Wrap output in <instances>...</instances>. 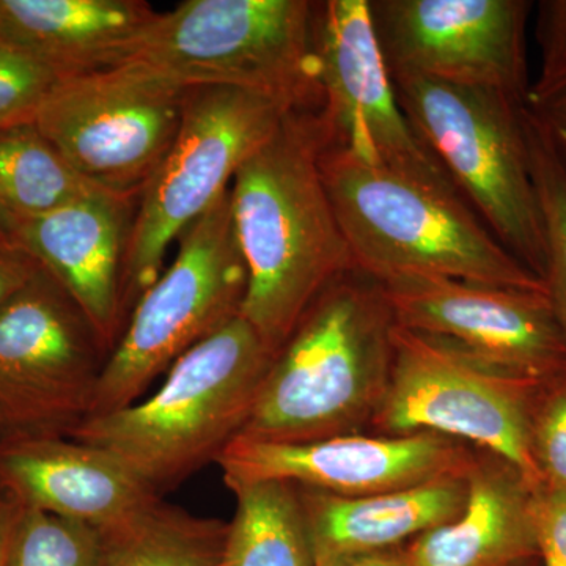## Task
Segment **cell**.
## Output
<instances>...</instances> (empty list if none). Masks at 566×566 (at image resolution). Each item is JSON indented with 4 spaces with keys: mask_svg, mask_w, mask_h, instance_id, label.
Listing matches in <instances>:
<instances>
[{
    "mask_svg": "<svg viewBox=\"0 0 566 566\" xmlns=\"http://www.w3.org/2000/svg\"><path fill=\"white\" fill-rule=\"evenodd\" d=\"M390 74V73H389ZM417 136L506 251L545 277L546 234L532 175L526 104L504 92L392 73Z\"/></svg>",
    "mask_w": 566,
    "mask_h": 566,
    "instance_id": "5",
    "label": "cell"
},
{
    "mask_svg": "<svg viewBox=\"0 0 566 566\" xmlns=\"http://www.w3.org/2000/svg\"><path fill=\"white\" fill-rule=\"evenodd\" d=\"M475 457L461 441L434 433L344 434L307 442H271L238 436L216 464L227 488L282 480L344 497L406 490L465 475Z\"/></svg>",
    "mask_w": 566,
    "mask_h": 566,
    "instance_id": "15",
    "label": "cell"
},
{
    "mask_svg": "<svg viewBox=\"0 0 566 566\" xmlns=\"http://www.w3.org/2000/svg\"><path fill=\"white\" fill-rule=\"evenodd\" d=\"M516 566H542L539 565L538 558H532V560L523 562V564Z\"/></svg>",
    "mask_w": 566,
    "mask_h": 566,
    "instance_id": "35",
    "label": "cell"
},
{
    "mask_svg": "<svg viewBox=\"0 0 566 566\" xmlns=\"http://www.w3.org/2000/svg\"><path fill=\"white\" fill-rule=\"evenodd\" d=\"M314 54L329 147L463 197L398 104L368 0L315 2Z\"/></svg>",
    "mask_w": 566,
    "mask_h": 566,
    "instance_id": "12",
    "label": "cell"
},
{
    "mask_svg": "<svg viewBox=\"0 0 566 566\" xmlns=\"http://www.w3.org/2000/svg\"><path fill=\"white\" fill-rule=\"evenodd\" d=\"M526 132L532 175L546 234L543 281L566 340V169L545 129L526 106Z\"/></svg>",
    "mask_w": 566,
    "mask_h": 566,
    "instance_id": "25",
    "label": "cell"
},
{
    "mask_svg": "<svg viewBox=\"0 0 566 566\" xmlns=\"http://www.w3.org/2000/svg\"><path fill=\"white\" fill-rule=\"evenodd\" d=\"M326 566H412L406 557L403 547L398 549L381 551V553L364 554L344 558V560L334 562Z\"/></svg>",
    "mask_w": 566,
    "mask_h": 566,
    "instance_id": "32",
    "label": "cell"
},
{
    "mask_svg": "<svg viewBox=\"0 0 566 566\" xmlns=\"http://www.w3.org/2000/svg\"><path fill=\"white\" fill-rule=\"evenodd\" d=\"M11 226H13V219L9 218L2 210H0V244L13 245L18 248L13 241V234H11Z\"/></svg>",
    "mask_w": 566,
    "mask_h": 566,
    "instance_id": "34",
    "label": "cell"
},
{
    "mask_svg": "<svg viewBox=\"0 0 566 566\" xmlns=\"http://www.w3.org/2000/svg\"><path fill=\"white\" fill-rule=\"evenodd\" d=\"M314 14L307 0H186L158 13L123 63L188 88H244L319 111Z\"/></svg>",
    "mask_w": 566,
    "mask_h": 566,
    "instance_id": "6",
    "label": "cell"
},
{
    "mask_svg": "<svg viewBox=\"0 0 566 566\" xmlns=\"http://www.w3.org/2000/svg\"><path fill=\"white\" fill-rule=\"evenodd\" d=\"M293 111L260 92L189 87L172 147L140 192L126 245L125 307L158 281L172 241L229 191L245 159Z\"/></svg>",
    "mask_w": 566,
    "mask_h": 566,
    "instance_id": "8",
    "label": "cell"
},
{
    "mask_svg": "<svg viewBox=\"0 0 566 566\" xmlns=\"http://www.w3.org/2000/svg\"><path fill=\"white\" fill-rule=\"evenodd\" d=\"M245 290L229 189L182 232L177 259L134 305L104 365L92 416L139 401L182 354L241 315Z\"/></svg>",
    "mask_w": 566,
    "mask_h": 566,
    "instance_id": "7",
    "label": "cell"
},
{
    "mask_svg": "<svg viewBox=\"0 0 566 566\" xmlns=\"http://www.w3.org/2000/svg\"><path fill=\"white\" fill-rule=\"evenodd\" d=\"M535 528L539 565L566 566V494L536 490Z\"/></svg>",
    "mask_w": 566,
    "mask_h": 566,
    "instance_id": "29",
    "label": "cell"
},
{
    "mask_svg": "<svg viewBox=\"0 0 566 566\" xmlns=\"http://www.w3.org/2000/svg\"><path fill=\"white\" fill-rule=\"evenodd\" d=\"M109 354L40 264L0 308V442L70 438L92 416Z\"/></svg>",
    "mask_w": 566,
    "mask_h": 566,
    "instance_id": "11",
    "label": "cell"
},
{
    "mask_svg": "<svg viewBox=\"0 0 566 566\" xmlns=\"http://www.w3.org/2000/svg\"><path fill=\"white\" fill-rule=\"evenodd\" d=\"M389 73L504 92L527 103L526 0H368Z\"/></svg>",
    "mask_w": 566,
    "mask_h": 566,
    "instance_id": "13",
    "label": "cell"
},
{
    "mask_svg": "<svg viewBox=\"0 0 566 566\" xmlns=\"http://www.w3.org/2000/svg\"><path fill=\"white\" fill-rule=\"evenodd\" d=\"M40 270V263L28 252L0 244V308L28 285Z\"/></svg>",
    "mask_w": 566,
    "mask_h": 566,
    "instance_id": "31",
    "label": "cell"
},
{
    "mask_svg": "<svg viewBox=\"0 0 566 566\" xmlns=\"http://www.w3.org/2000/svg\"><path fill=\"white\" fill-rule=\"evenodd\" d=\"M102 551V528L18 506L2 566H98Z\"/></svg>",
    "mask_w": 566,
    "mask_h": 566,
    "instance_id": "24",
    "label": "cell"
},
{
    "mask_svg": "<svg viewBox=\"0 0 566 566\" xmlns=\"http://www.w3.org/2000/svg\"><path fill=\"white\" fill-rule=\"evenodd\" d=\"M531 453L542 486L566 494V371L539 386L532 412Z\"/></svg>",
    "mask_w": 566,
    "mask_h": 566,
    "instance_id": "26",
    "label": "cell"
},
{
    "mask_svg": "<svg viewBox=\"0 0 566 566\" xmlns=\"http://www.w3.org/2000/svg\"><path fill=\"white\" fill-rule=\"evenodd\" d=\"M132 200L102 192L11 226L14 244L35 259L81 308L112 353L123 329V271Z\"/></svg>",
    "mask_w": 566,
    "mask_h": 566,
    "instance_id": "16",
    "label": "cell"
},
{
    "mask_svg": "<svg viewBox=\"0 0 566 566\" xmlns=\"http://www.w3.org/2000/svg\"><path fill=\"white\" fill-rule=\"evenodd\" d=\"M229 523L163 497L103 532L98 566H222Z\"/></svg>",
    "mask_w": 566,
    "mask_h": 566,
    "instance_id": "22",
    "label": "cell"
},
{
    "mask_svg": "<svg viewBox=\"0 0 566 566\" xmlns=\"http://www.w3.org/2000/svg\"><path fill=\"white\" fill-rule=\"evenodd\" d=\"M0 493L21 509L98 528L163 497L114 453L71 438L0 442Z\"/></svg>",
    "mask_w": 566,
    "mask_h": 566,
    "instance_id": "17",
    "label": "cell"
},
{
    "mask_svg": "<svg viewBox=\"0 0 566 566\" xmlns=\"http://www.w3.org/2000/svg\"><path fill=\"white\" fill-rule=\"evenodd\" d=\"M18 505L11 499L0 493V566H2L3 553H6L7 539H9L11 524L17 516Z\"/></svg>",
    "mask_w": 566,
    "mask_h": 566,
    "instance_id": "33",
    "label": "cell"
},
{
    "mask_svg": "<svg viewBox=\"0 0 566 566\" xmlns=\"http://www.w3.org/2000/svg\"><path fill=\"white\" fill-rule=\"evenodd\" d=\"M188 91L137 63H122L61 77L33 122L85 180L133 200L172 147Z\"/></svg>",
    "mask_w": 566,
    "mask_h": 566,
    "instance_id": "10",
    "label": "cell"
},
{
    "mask_svg": "<svg viewBox=\"0 0 566 566\" xmlns=\"http://www.w3.org/2000/svg\"><path fill=\"white\" fill-rule=\"evenodd\" d=\"M539 386L455 342L395 323L389 381L370 424L379 434L434 433L472 442L515 465L538 490L531 423Z\"/></svg>",
    "mask_w": 566,
    "mask_h": 566,
    "instance_id": "9",
    "label": "cell"
},
{
    "mask_svg": "<svg viewBox=\"0 0 566 566\" xmlns=\"http://www.w3.org/2000/svg\"><path fill=\"white\" fill-rule=\"evenodd\" d=\"M536 40L542 52V69L528 96L545 92L566 73V0L538 3Z\"/></svg>",
    "mask_w": 566,
    "mask_h": 566,
    "instance_id": "28",
    "label": "cell"
},
{
    "mask_svg": "<svg viewBox=\"0 0 566 566\" xmlns=\"http://www.w3.org/2000/svg\"><path fill=\"white\" fill-rule=\"evenodd\" d=\"M237 510L222 566H316L300 491L282 480L229 486Z\"/></svg>",
    "mask_w": 566,
    "mask_h": 566,
    "instance_id": "21",
    "label": "cell"
},
{
    "mask_svg": "<svg viewBox=\"0 0 566 566\" xmlns=\"http://www.w3.org/2000/svg\"><path fill=\"white\" fill-rule=\"evenodd\" d=\"M527 107L566 169V73L545 92L527 96Z\"/></svg>",
    "mask_w": 566,
    "mask_h": 566,
    "instance_id": "30",
    "label": "cell"
},
{
    "mask_svg": "<svg viewBox=\"0 0 566 566\" xmlns=\"http://www.w3.org/2000/svg\"><path fill=\"white\" fill-rule=\"evenodd\" d=\"M322 175L357 270L375 281L441 275L547 293L463 197L324 148Z\"/></svg>",
    "mask_w": 566,
    "mask_h": 566,
    "instance_id": "3",
    "label": "cell"
},
{
    "mask_svg": "<svg viewBox=\"0 0 566 566\" xmlns=\"http://www.w3.org/2000/svg\"><path fill=\"white\" fill-rule=\"evenodd\" d=\"M465 475L359 497L297 486L316 566L398 549L424 532L455 520L468 499Z\"/></svg>",
    "mask_w": 566,
    "mask_h": 566,
    "instance_id": "20",
    "label": "cell"
},
{
    "mask_svg": "<svg viewBox=\"0 0 566 566\" xmlns=\"http://www.w3.org/2000/svg\"><path fill=\"white\" fill-rule=\"evenodd\" d=\"M394 326L381 283L357 268L338 277L275 353L240 436L307 442L370 423L389 381Z\"/></svg>",
    "mask_w": 566,
    "mask_h": 566,
    "instance_id": "2",
    "label": "cell"
},
{
    "mask_svg": "<svg viewBox=\"0 0 566 566\" xmlns=\"http://www.w3.org/2000/svg\"><path fill=\"white\" fill-rule=\"evenodd\" d=\"M274 356L238 315L182 354L147 400L88 417L70 438L114 453L163 495L240 436Z\"/></svg>",
    "mask_w": 566,
    "mask_h": 566,
    "instance_id": "4",
    "label": "cell"
},
{
    "mask_svg": "<svg viewBox=\"0 0 566 566\" xmlns=\"http://www.w3.org/2000/svg\"><path fill=\"white\" fill-rule=\"evenodd\" d=\"M463 512L403 547L412 566H516L538 558L535 493L515 465L486 452L469 469Z\"/></svg>",
    "mask_w": 566,
    "mask_h": 566,
    "instance_id": "18",
    "label": "cell"
},
{
    "mask_svg": "<svg viewBox=\"0 0 566 566\" xmlns=\"http://www.w3.org/2000/svg\"><path fill=\"white\" fill-rule=\"evenodd\" d=\"M59 80L43 63L0 41V129L35 120Z\"/></svg>",
    "mask_w": 566,
    "mask_h": 566,
    "instance_id": "27",
    "label": "cell"
},
{
    "mask_svg": "<svg viewBox=\"0 0 566 566\" xmlns=\"http://www.w3.org/2000/svg\"><path fill=\"white\" fill-rule=\"evenodd\" d=\"M379 283L398 326L455 342L528 381H549L566 371L565 335L545 292L441 275H400Z\"/></svg>",
    "mask_w": 566,
    "mask_h": 566,
    "instance_id": "14",
    "label": "cell"
},
{
    "mask_svg": "<svg viewBox=\"0 0 566 566\" xmlns=\"http://www.w3.org/2000/svg\"><path fill=\"white\" fill-rule=\"evenodd\" d=\"M156 17L142 0H0V41L74 76L122 65Z\"/></svg>",
    "mask_w": 566,
    "mask_h": 566,
    "instance_id": "19",
    "label": "cell"
},
{
    "mask_svg": "<svg viewBox=\"0 0 566 566\" xmlns=\"http://www.w3.org/2000/svg\"><path fill=\"white\" fill-rule=\"evenodd\" d=\"M102 192L63 158L35 122L0 129V210L13 221L40 218Z\"/></svg>",
    "mask_w": 566,
    "mask_h": 566,
    "instance_id": "23",
    "label": "cell"
},
{
    "mask_svg": "<svg viewBox=\"0 0 566 566\" xmlns=\"http://www.w3.org/2000/svg\"><path fill=\"white\" fill-rule=\"evenodd\" d=\"M319 111L286 114L234 175L232 214L248 270L241 316L277 353L319 294L356 270L322 175Z\"/></svg>",
    "mask_w": 566,
    "mask_h": 566,
    "instance_id": "1",
    "label": "cell"
}]
</instances>
